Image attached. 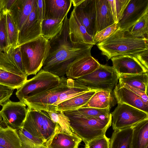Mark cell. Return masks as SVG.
I'll return each instance as SVG.
<instances>
[{"instance_id":"cell-17","label":"cell","mask_w":148,"mask_h":148,"mask_svg":"<svg viewBox=\"0 0 148 148\" xmlns=\"http://www.w3.org/2000/svg\"><path fill=\"white\" fill-rule=\"evenodd\" d=\"M69 38L72 44L82 42L93 45L96 44L93 38L78 20L73 10L69 19Z\"/></svg>"},{"instance_id":"cell-42","label":"cell","mask_w":148,"mask_h":148,"mask_svg":"<svg viewBox=\"0 0 148 148\" xmlns=\"http://www.w3.org/2000/svg\"><path fill=\"white\" fill-rule=\"evenodd\" d=\"M14 89L0 84V105L2 106L9 100Z\"/></svg>"},{"instance_id":"cell-43","label":"cell","mask_w":148,"mask_h":148,"mask_svg":"<svg viewBox=\"0 0 148 148\" xmlns=\"http://www.w3.org/2000/svg\"><path fill=\"white\" fill-rule=\"evenodd\" d=\"M17 131L21 140V148H43L45 146L35 144L24 136L19 129Z\"/></svg>"},{"instance_id":"cell-37","label":"cell","mask_w":148,"mask_h":148,"mask_svg":"<svg viewBox=\"0 0 148 148\" xmlns=\"http://www.w3.org/2000/svg\"><path fill=\"white\" fill-rule=\"evenodd\" d=\"M128 30L136 37L147 38L148 13L145 14Z\"/></svg>"},{"instance_id":"cell-52","label":"cell","mask_w":148,"mask_h":148,"mask_svg":"<svg viewBox=\"0 0 148 148\" xmlns=\"http://www.w3.org/2000/svg\"><path fill=\"white\" fill-rule=\"evenodd\" d=\"M43 148H48V147H47L46 146H44V147H43Z\"/></svg>"},{"instance_id":"cell-20","label":"cell","mask_w":148,"mask_h":148,"mask_svg":"<svg viewBox=\"0 0 148 148\" xmlns=\"http://www.w3.org/2000/svg\"><path fill=\"white\" fill-rule=\"evenodd\" d=\"M82 141L75 134L71 135L60 130L55 133L45 146L49 148H78Z\"/></svg>"},{"instance_id":"cell-24","label":"cell","mask_w":148,"mask_h":148,"mask_svg":"<svg viewBox=\"0 0 148 148\" xmlns=\"http://www.w3.org/2000/svg\"><path fill=\"white\" fill-rule=\"evenodd\" d=\"M92 90L64 101L57 106L56 111H66L77 109L85 105L98 91Z\"/></svg>"},{"instance_id":"cell-7","label":"cell","mask_w":148,"mask_h":148,"mask_svg":"<svg viewBox=\"0 0 148 148\" xmlns=\"http://www.w3.org/2000/svg\"><path fill=\"white\" fill-rule=\"evenodd\" d=\"M60 78L44 70L42 68L32 78L27 80L16 92L20 101L32 97L57 86Z\"/></svg>"},{"instance_id":"cell-32","label":"cell","mask_w":148,"mask_h":148,"mask_svg":"<svg viewBox=\"0 0 148 148\" xmlns=\"http://www.w3.org/2000/svg\"><path fill=\"white\" fill-rule=\"evenodd\" d=\"M27 80V77L4 70L0 73V84L14 89L20 88Z\"/></svg>"},{"instance_id":"cell-46","label":"cell","mask_w":148,"mask_h":148,"mask_svg":"<svg viewBox=\"0 0 148 148\" xmlns=\"http://www.w3.org/2000/svg\"><path fill=\"white\" fill-rule=\"evenodd\" d=\"M19 129L24 136L34 143L38 145L45 146V143L42 140L35 137L22 127Z\"/></svg>"},{"instance_id":"cell-49","label":"cell","mask_w":148,"mask_h":148,"mask_svg":"<svg viewBox=\"0 0 148 148\" xmlns=\"http://www.w3.org/2000/svg\"><path fill=\"white\" fill-rule=\"evenodd\" d=\"M7 127V126L3 121L0 112V130Z\"/></svg>"},{"instance_id":"cell-14","label":"cell","mask_w":148,"mask_h":148,"mask_svg":"<svg viewBox=\"0 0 148 148\" xmlns=\"http://www.w3.org/2000/svg\"><path fill=\"white\" fill-rule=\"evenodd\" d=\"M101 64L91 55L78 59L68 67L66 73L67 79H75L90 73Z\"/></svg>"},{"instance_id":"cell-34","label":"cell","mask_w":148,"mask_h":148,"mask_svg":"<svg viewBox=\"0 0 148 148\" xmlns=\"http://www.w3.org/2000/svg\"><path fill=\"white\" fill-rule=\"evenodd\" d=\"M0 68L3 70L27 77L19 68L12 57L6 52L0 51Z\"/></svg>"},{"instance_id":"cell-51","label":"cell","mask_w":148,"mask_h":148,"mask_svg":"<svg viewBox=\"0 0 148 148\" xmlns=\"http://www.w3.org/2000/svg\"><path fill=\"white\" fill-rule=\"evenodd\" d=\"M3 70L2 69H1L0 68V73H1V72Z\"/></svg>"},{"instance_id":"cell-2","label":"cell","mask_w":148,"mask_h":148,"mask_svg":"<svg viewBox=\"0 0 148 148\" xmlns=\"http://www.w3.org/2000/svg\"><path fill=\"white\" fill-rule=\"evenodd\" d=\"M93 45L82 42L74 43L71 46H63L48 55L42 68L59 77L66 75L68 66L76 60L91 56Z\"/></svg>"},{"instance_id":"cell-48","label":"cell","mask_w":148,"mask_h":148,"mask_svg":"<svg viewBox=\"0 0 148 148\" xmlns=\"http://www.w3.org/2000/svg\"><path fill=\"white\" fill-rule=\"evenodd\" d=\"M136 57L142 65L148 69V50L145 51Z\"/></svg>"},{"instance_id":"cell-54","label":"cell","mask_w":148,"mask_h":148,"mask_svg":"<svg viewBox=\"0 0 148 148\" xmlns=\"http://www.w3.org/2000/svg\"><path fill=\"white\" fill-rule=\"evenodd\" d=\"M84 148H88L87 146H85V147Z\"/></svg>"},{"instance_id":"cell-19","label":"cell","mask_w":148,"mask_h":148,"mask_svg":"<svg viewBox=\"0 0 148 148\" xmlns=\"http://www.w3.org/2000/svg\"><path fill=\"white\" fill-rule=\"evenodd\" d=\"M44 19L64 20L72 5L71 0H45Z\"/></svg>"},{"instance_id":"cell-23","label":"cell","mask_w":148,"mask_h":148,"mask_svg":"<svg viewBox=\"0 0 148 148\" xmlns=\"http://www.w3.org/2000/svg\"><path fill=\"white\" fill-rule=\"evenodd\" d=\"M131 148H148V119L132 127Z\"/></svg>"},{"instance_id":"cell-41","label":"cell","mask_w":148,"mask_h":148,"mask_svg":"<svg viewBox=\"0 0 148 148\" xmlns=\"http://www.w3.org/2000/svg\"><path fill=\"white\" fill-rule=\"evenodd\" d=\"M8 53L12 57L15 63L20 70L25 75L26 74L23 65L20 47L11 48Z\"/></svg>"},{"instance_id":"cell-35","label":"cell","mask_w":148,"mask_h":148,"mask_svg":"<svg viewBox=\"0 0 148 148\" xmlns=\"http://www.w3.org/2000/svg\"><path fill=\"white\" fill-rule=\"evenodd\" d=\"M46 112L52 121L59 125L60 131L71 135L75 134L71 127L69 118L64 114L63 112Z\"/></svg>"},{"instance_id":"cell-30","label":"cell","mask_w":148,"mask_h":148,"mask_svg":"<svg viewBox=\"0 0 148 148\" xmlns=\"http://www.w3.org/2000/svg\"><path fill=\"white\" fill-rule=\"evenodd\" d=\"M64 20L44 19L41 23V35L48 40L53 38L61 30Z\"/></svg>"},{"instance_id":"cell-5","label":"cell","mask_w":148,"mask_h":148,"mask_svg":"<svg viewBox=\"0 0 148 148\" xmlns=\"http://www.w3.org/2000/svg\"><path fill=\"white\" fill-rule=\"evenodd\" d=\"M27 108L26 116L21 127L45 144L56 132L60 130V126L52 121L46 111Z\"/></svg>"},{"instance_id":"cell-38","label":"cell","mask_w":148,"mask_h":148,"mask_svg":"<svg viewBox=\"0 0 148 148\" xmlns=\"http://www.w3.org/2000/svg\"><path fill=\"white\" fill-rule=\"evenodd\" d=\"M5 14L0 12V51L8 53L9 47Z\"/></svg>"},{"instance_id":"cell-29","label":"cell","mask_w":148,"mask_h":148,"mask_svg":"<svg viewBox=\"0 0 148 148\" xmlns=\"http://www.w3.org/2000/svg\"><path fill=\"white\" fill-rule=\"evenodd\" d=\"M74 79H72L69 87L61 93L56 102L53 105L54 111L57 106L62 102L88 91H92Z\"/></svg>"},{"instance_id":"cell-16","label":"cell","mask_w":148,"mask_h":148,"mask_svg":"<svg viewBox=\"0 0 148 148\" xmlns=\"http://www.w3.org/2000/svg\"><path fill=\"white\" fill-rule=\"evenodd\" d=\"M113 91L118 103L126 104L148 113V103L128 88L119 83Z\"/></svg>"},{"instance_id":"cell-31","label":"cell","mask_w":148,"mask_h":148,"mask_svg":"<svg viewBox=\"0 0 148 148\" xmlns=\"http://www.w3.org/2000/svg\"><path fill=\"white\" fill-rule=\"evenodd\" d=\"M110 109L92 107L81 108L77 109L63 112L67 116H81L86 117H105L111 114Z\"/></svg>"},{"instance_id":"cell-28","label":"cell","mask_w":148,"mask_h":148,"mask_svg":"<svg viewBox=\"0 0 148 148\" xmlns=\"http://www.w3.org/2000/svg\"><path fill=\"white\" fill-rule=\"evenodd\" d=\"M0 146L5 148H21V142L17 131L8 126L0 130Z\"/></svg>"},{"instance_id":"cell-8","label":"cell","mask_w":148,"mask_h":148,"mask_svg":"<svg viewBox=\"0 0 148 148\" xmlns=\"http://www.w3.org/2000/svg\"><path fill=\"white\" fill-rule=\"evenodd\" d=\"M57 86L37 95L24 99L22 102L28 108L36 110L55 112L53 105L60 94L69 87L72 79L62 77Z\"/></svg>"},{"instance_id":"cell-13","label":"cell","mask_w":148,"mask_h":148,"mask_svg":"<svg viewBox=\"0 0 148 148\" xmlns=\"http://www.w3.org/2000/svg\"><path fill=\"white\" fill-rule=\"evenodd\" d=\"M41 32V23L36 0L31 12L19 32L18 47L38 37Z\"/></svg>"},{"instance_id":"cell-21","label":"cell","mask_w":148,"mask_h":148,"mask_svg":"<svg viewBox=\"0 0 148 148\" xmlns=\"http://www.w3.org/2000/svg\"><path fill=\"white\" fill-rule=\"evenodd\" d=\"M96 34L115 23L108 0H95Z\"/></svg>"},{"instance_id":"cell-18","label":"cell","mask_w":148,"mask_h":148,"mask_svg":"<svg viewBox=\"0 0 148 148\" xmlns=\"http://www.w3.org/2000/svg\"><path fill=\"white\" fill-rule=\"evenodd\" d=\"M36 0H16L10 12L19 31L34 8Z\"/></svg>"},{"instance_id":"cell-3","label":"cell","mask_w":148,"mask_h":148,"mask_svg":"<svg viewBox=\"0 0 148 148\" xmlns=\"http://www.w3.org/2000/svg\"><path fill=\"white\" fill-rule=\"evenodd\" d=\"M67 117L73 132L82 139L85 145L92 140L105 135L112 123L111 114L105 117Z\"/></svg>"},{"instance_id":"cell-26","label":"cell","mask_w":148,"mask_h":148,"mask_svg":"<svg viewBox=\"0 0 148 148\" xmlns=\"http://www.w3.org/2000/svg\"><path fill=\"white\" fill-rule=\"evenodd\" d=\"M119 83H125L147 93L148 72L136 74H122L119 75Z\"/></svg>"},{"instance_id":"cell-50","label":"cell","mask_w":148,"mask_h":148,"mask_svg":"<svg viewBox=\"0 0 148 148\" xmlns=\"http://www.w3.org/2000/svg\"><path fill=\"white\" fill-rule=\"evenodd\" d=\"M83 0H71L74 7L76 6L83 1Z\"/></svg>"},{"instance_id":"cell-44","label":"cell","mask_w":148,"mask_h":148,"mask_svg":"<svg viewBox=\"0 0 148 148\" xmlns=\"http://www.w3.org/2000/svg\"><path fill=\"white\" fill-rule=\"evenodd\" d=\"M16 0H0V12L6 13L10 12Z\"/></svg>"},{"instance_id":"cell-25","label":"cell","mask_w":148,"mask_h":148,"mask_svg":"<svg viewBox=\"0 0 148 148\" xmlns=\"http://www.w3.org/2000/svg\"><path fill=\"white\" fill-rule=\"evenodd\" d=\"M132 132V127L114 131L110 148H131Z\"/></svg>"},{"instance_id":"cell-39","label":"cell","mask_w":148,"mask_h":148,"mask_svg":"<svg viewBox=\"0 0 148 148\" xmlns=\"http://www.w3.org/2000/svg\"><path fill=\"white\" fill-rule=\"evenodd\" d=\"M119 28L118 23H115L97 33L93 38L96 44L105 40Z\"/></svg>"},{"instance_id":"cell-45","label":"cell","mask_w":148,"mask_h":148,"mask_svg":"<svg viewBox=\"0 0 148 148\" xmlns=\"http://www.w3.org/2000/svg\"><path fill=\"white\" fill-rule=\"evenodd\" d=\"M119 83L132 91L137 95L141 98L146 102L148 103L147 93L140 90L131 86L126 84Z\"/></svg>"},{"instance_id":"cell-40","label":"cell","mask_w":148,"mask_h":148,"mask_svg":"<svg viewBox=\"0 0 148 148\" xmlns=\"http://www.w3.org/2000/svg\"><path fill=\"white\" fill-rule=\"evenodd\" d=\"M85 146L88 148H110V138L104 135L92 140Z\"/></svg>"},{"instance_id":"cell-15","label":"cell","mask_w":148,"mask_h":148,"mask_svg":"<svg viewBox=\"0 0 148 148\" xmlns=\"http://www.w3.org/2000/svg\"><path fill=\"white\" fill-rule=\"evenodd\" d=\"M112 67L118 76L122 74H136L148 72L135 56H122L111 58Z\"/></svg>"},{"instance_id":"cell-27","label":"cell","mask_w":148,"mask_h":148,"mask_svg":"<svg viewBox=\"0 0 148 148\" xmlns=\"http://www.w3.org/2000/svg\"><path fill=\"white\" fill-rule=\"evenodd\" d=\"M69 19L67 15L64 19L62 28L60 32L54 37L48 40L50 46L49 53L63 46H71L69 38Z\"/></svg>"},{"instance_id":"cell-1","label":"cell","mask_w":148,"mask_h":148,"mask_svg":"<svg viewBox=\"0 0 148 148\" xmlns=\"http://www.w3.org/2000/svg\"><path fill=\"white\" fill-rule=\"evenodd\" d=\"M148 42L147 38L136 37L129 30L119 28L105 40L96 45L108 60L119 56L136 57L148 50Z\"/></svg>"},{"instance_id":"cell-22","label":"cell","mask_w":148,"mask_h":148,"mask_svg":"<svg viewBox=\"0 0 148 148\" xmlns=\"http://www.w3.org/2000/svg\"><path fill=\"white\" fill-rule=\"evenodd\" d=\"M117 101L112 90H99L91 98L88 102L81 108L92 107L100 109H111Z\"/></svg>"},{"instance_id":"cell-36","label":"cell","mask_w":148,"mask_h":148,"mask_svg":"<svg viewBox=\"0 0 148 148\" xmlns=\"http://www.w3.org/2000/svg\"><path fill=\"white\" fill-rule=\"evenodd\" d=\"M130 0H108L110 11L115 23H118Z\"/></svg>"},{"instance_id":"cell-4","label":"cell","mask_w":148,"mask_h":148,"mask_svg":"<svg viewBox=\"0 0 148 148\" xmlns=\"http://www.w3.org/2000/svg\"><path fill=\"white\" fill-rule=\"evenodd\" d=\"M19 47L26 74L35 75L42 69L49 54L50 48L49 41L40 35Z\"/></svg>"},{"instance_id":"cell-6","label":"cell","mask_w":148,"mask_h":148,"mask_svg":"<svg viewBox=\"0 0 148 148\" xmlns=\"http://www.w3.org/2000/svg\"><path fill=\"white\" fill-rule=\"evenodd\" d=\"M74 80L91 90H113L119 76L112 66L100 64L92 72Z\"/></svg>"},{"instance_id":"cell-55","label":"cell","mask_w":148,"mask_h":148,"mask_svg":"<svg viewBox=\"0 0 148 148\" xmlns=\"http://www.w3.org/2000/svg\"></svg>"},{"instance_id":"cell-9","label":"cell","mask_w":148,"mask_h":148,"mask_svg":"<svg viewBox=\"0 0 148 148\" xmlns=\"http://www.w3.org/2000/svg\"><path fill=\"white\" fill-rule=\"evenodd\" d=\"M111 113L113 130L116 131L132 127L148 119V113L123 103H118Z\"/></svg>"},{"instance_id":"cell-11","label":"cell","mask_w":148,"mask_h":148,"mask_svg":"<svg viewBox=\"0 0 148 148\" xmlns=\"http://www.w3.org/2000/svg\"><path fill=\"white\" fill-rule=\"evenodd\" d=\"M76 18L93 38L96 34L95 0H83L73 10Z\"/></svg>"},{"instance_id":"cell-47","label":"cell","mask_w":148,"mask_h":148,"mask_svg":"<svg viewBox=\"0 0 148 148\" xmlns=\"http://www.w3.org/2000/svg\"><path fill=\"white\" fill-rule=\"evenodd\" d=\"M40 20L41 23L44 19L45 13V0H36Z\"/></svg>"},{"instance_id":"cell-33","label":"cell","mask_w":148,"mask_h":148,"mask_svg":"<svg viewBox=\"0 0 148 148\" xmlns=\"http://www.w3.org/2000/svg\"><path fill=\"white\" fill-rule=\"evenodd\" d=\"M6 26L9 49L18 47L19 31L11 16L10 12L5 14Z\"/></svg>"},{"instance_id":"cell-12","label":"cell","mask_w":148,"mask_h":148,"mask_svg":"<svg viewBox=\"0 0 148 148\" xmlns=\"http://www.w3.org/2000/svg\"><path fill=\"white\" fill-rule=\"evenodd\" d=\"M148 13V0H130L118 23L119 28L129 30L139 20Z\"/></svg>"},{"instance_id":"cell-10","label":"cell","mask_w":148,"mask_h":148,"mask_svg":"<svg viewBox=\"0 0 148 148\" xmlns=\"http://www.w3.org/2000/svg\"><path fill=\"white\" fill-rule=\"evenodd\" d=\"M0 111L3 120L7 125L18 130L22 126L26 116L28 108L22 102L10 100L2 105Z\"/></svg>"},{"instance_id":"cell-53","label":"cell","mask_w":148,"mask_h":148,"mask_svg":"<svg viewBox=\"0 0 148 148\" xmlns=\"http://www.w3.org/2000/svg\"><path fill=\"white\" fill-rule=\"evenodd\" d=\"M0 148H5L2 146H0Z\"/></svg>"}]
</instances>
